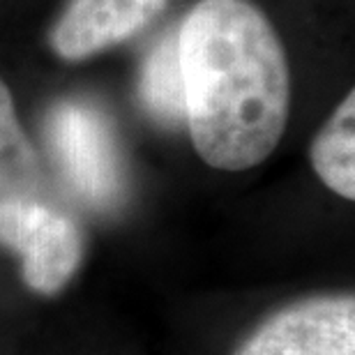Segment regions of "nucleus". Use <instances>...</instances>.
I'll list each match as a JSON object with an SVG mask.
<instances>
[{
	"mask_svg": "<svg viewBox=\"0 0 355 355\" xmlns=\"http://www.w3.org/2000/svg\"><path fill=\"white\" fill-rule=\"evenodd\" d=\"M0 247L21 259L26 286L46 297L72 282L86 257L81 226L37 196L0 201Z\"/></svg>",
	"mask_w": 355,
	"mask_h": 355,
	"instance_id": "3",
	"label": "nucleus"
},
{
	"mask_svg": "<svg viewBox=\"0 0 355 355\" xmlns=\"http://www.w3.org/2000/svg\"><path fill=\"white\" fill-rule=\"evenodd\" d=\"M40 187V157L19 123L10 90L0 81V201L37 196Z\"/></svg>",
	"mask_w": 355,
	"mask_h": 355,
	"instance_id": "8",
	"label": "nucleus"
},
{
	"mask_svg": "<svg viewBox=\"0 0 355 355\" xmlns=\"http://www.w3.org/2000/svg\"><path fill=\"white\" fill-rule=\"evenodd\" d=\"M236 355H355V297H302L270 314Z\"/></svg>",
	"mask_w": 355,
	"mask_h": 355,
	"instance_id": "4",
	"label": "nucleus"
},
{
	"mask_svg": "<svg viewBox=\"0 0 355 355\" xmlns=\"http://www.w3.org/2000/svg\"><path fill=\"white\" fill-rule=\"evenodd\" d=\"M355 95L337 106L323 130L311 144V166L323 180L342 198H355Z\"/></svg>",
	"mask_w": 355,
	"mask_h": 355,
	"instance_id": "6",
	"label": "nucleus"
},
{
	"mask_svg": "<svg viewBox=\"0 0 355 355\" xmlns=\"http://www.w3.org/2000/svg\"><path fill=\"white\" fill-rule=\"evenodd\" d=\"M164 5L166 0H72L51 44L67 60L88 58L144 31Z\"/></svg>",
	"mask_w": 355,
	"mask_h": 355,
	"instance_id": "5",
	"label": "nucleus"
},
{
	"mask_svg": "<svg viewBox=\"0 0 355 355\" xmlns=\"http://www.w3.org/2000/svg\"><path fill=\"white\" fill-rule=\"evenodd\" d=\"M139 95L146 111L155 120L168 127L184 123V90L180 55H178V28H171L153 51L141 69Z\"/></svg>",
	"mask_w": 355,
	"mask_h": 355,
	"instance_id": "7",
	"label": "nucleus"
},
{
	"mask_svg": "<svg viewBox=\"0 0 355 355\" xmlns=\"http://www.w3.org/2000/svg\"><path fill=\"white\" fill-rule=\"evenodd\" d=\"M184 123L205 164L245 171L279 144L288 123L286 53L250 0H201L178 28Z\"/></svg>",
	"mask_w": 355,
	"mask_h": 355,
	"instance_id": "1",
	"label": "nucleus"
},
{
	"mask_svg": "<svg viewBox=\"0 0 355 355\" xmlns=\"http://www.w3.org/2000/svg\"><path fill=\"white\" fill-rule=\"evenodd\" d=\"M44 137L53 162L74 194L95 210L125 196V162L111 120L92 104L65 99L49 111Z\"/></svg>",
	"mask_w": 355,
	"mask_h": 355,
	"instance_id": "2",
	"label": "nucleus"
}]
</instances>
